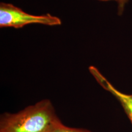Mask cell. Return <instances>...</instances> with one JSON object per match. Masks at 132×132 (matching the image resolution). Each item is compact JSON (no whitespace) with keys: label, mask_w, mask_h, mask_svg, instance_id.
Here are the masks:
<instances>
[{"label":"cell","mask_w":132,"mask_h":132,"mask_svg":"<svg viewBox=\"0 0 132 132\" xmlns=\"http://www.w3.org/2000/svg\"><path fill=\"white\" fill-rule=\"evenodd\" d=\"M61 120L48 99H44L15 113L0 116V132H48Z\"/></svg>","instance_id":"6da1fadb"},{"label":"cell","mask_w":132,"mask_h":132,"mask_svg":"<svg viewBox=\"0 0 132 132\" xmlns=\"http://www.w3.org/2000/svg\"><path fill=\"white\" fill-rule=\"evenodd\" d=\"M124 1H125V3H127V0H124Z\"/></svg>","instance_id":"8992f818"},{"label":"cell","mask_w":132,"mask_h":132,"mask_svg":"<svg viewBox=\"0 0 132 132\" xmlns=\"http://www.w3.org/2000/svg\"><path fill=\"white\" fill-rule=\"evenodd\" d=\"M48 132H92L90 130L80 128H73L64 125L61 120L54 124Z\"/></svg>","instance_id":"277c9868"},{"label":"cell","mask_w":132,"mask_h":132,"mask_svg":"<svg viewBox=\"0 0 132 132\" xmlns=\"http://www.w3.org/2000/svg\"><path fill=\"white\" fill-rule=\"evenodd\" d=\"M31 24H40L47 26H59L62 24L61 20L50 14L32 15L26 13L9 3L0 4V26L19 29Z\"/></svg>","instance_id":"7a4b0ae2"},{"label":"cell","mask_w":132,"mask_h":132,"mask_svg":"<svg viewBox=\"0 0 132 132\" xmlns=\"http://www.w3.org/2000/svg\"><path fill=\"white\" fill-rule=\"evenodd\" d=\"M98 1H117L118 3V6H119V12L120 13L122 11H123V7H124L125 3L124 1V0H98Z\"/></svg>","instance_id":"5b68a950"},{"label":"cell","mask_w":132,"mask_h":132,"mask_svg":"<svg viewBox=\"0 0 132 132\" xmlns=\"http://www.w3.org/2000/svg\"><path fill=\"white\" fill-rule=\"evenodd\" d=\"M89 70L99 85L118 99L132 123V95L126 94L116 89L96 67L90 66Z\"/></svg>","instance_id":"3957f363"}]
</instances>
